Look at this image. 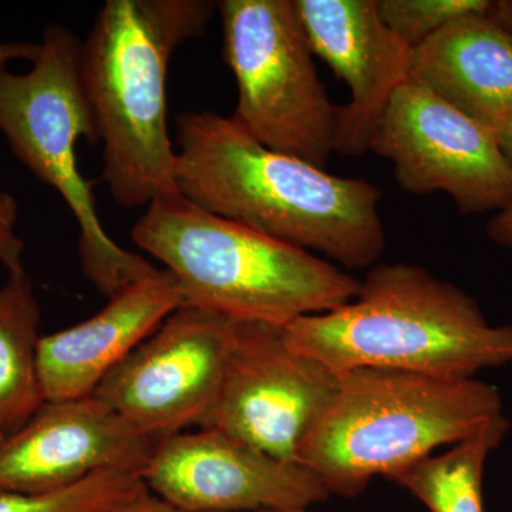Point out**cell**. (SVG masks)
I'll return each instance as SVG.
<instances>
[{
	"mask_svg": "<svg viewBox=\"0 0 512 512\" xmlns=\"http://www.w3.org/2000/svg\"><path fill=\"white\" fill-rule=\"evenodd\" d=\"M175 184L202 210L346 269L372 268L386 248L382 191L278 153L212 111L177 117Z\"/></svg>",
	"mask_w": 512,
	"mask_h": 512,
	"instance_id": "6da1fadb",
	"label": "cell"
},
{
	"mask_svg": "<svg viewBox=\"0 0 512 512\" xmlns=\"http://www.w3.org/2000/svg\"><path fill=\"white\" fill-rule=\"evenodd\" d=\"M282 332L293 350L336 373L386 369L467 380L512 365V325H493L463 288L404 262L372 266L352 301Z\"/></svg>",
	"mask_w": 512,
	"mask_h": 512,
	"instance_id": "7a4b0ae2",
	"label": "cell"
},
{
	"mask_svg": "<svg viewBox=\"0 0 512 512\" xmlns=\"http://www.w3.org/2000/svg\"><path fill=\"white\" fill-rule=\"evenodd\" d=\"M210 0H107L82 47L87 100L103 147V178L123 207L178 194L168 134L171 57L204 35Z\"/></svg>",
	"mask_w": 512,
	"mask_h": 512,
	"instance_id": "3957f363",
	"label": "cell"
},
{
	"mask_svg": "<svg viewBox=\"0 0 512 512\" xmlns=\"http://www.w3.org/2000/svg\"><path fill=\"white\" fill-rule=\"evenodd\" d=\"M170 272L184 306L284 329L359 292L348 272L286 242L202 210L178 194L157 198L131 231Z\"/></svg>",
	"mask_w": 512,
	"mask_h": 512,
	"instance_id": "277c9868",
	"label": "cell"
},
{
	"mask_svg": "<svg viewBox=\"0 0 512 512\" xmlns=\"http://www.w3.org/2000/svg\"><path fill=\"white\" fill-rule=\"evenodd\" d=\"M500 390L483 380H446L386 369L340 373L339 386L296 463L343 498L365 493L375 477L454 446L503 416Z\"/></svg>",
	"mask_w": 512,
	"mask_h": 512,
	"instance_id": "5b68a950",
	"label": "cell"
},
{
	"mask_svg": "<svg viewBox=\"0 0 512 512\" xmlns=\"http://www.w3.org/2000/svg\"><path fill=\"white\" fill-rule=\"evenodd\" d=\"M39 46L29 72H0V133L20 163L66 202L79 227L84 275L110 298L158 268L109 237L93 185L79 170V141L99 143L83 83V42L69 29L50 25Z\"/></svg>",
	"mask_w": 512,
	"mask_h": 512,
	"instance_id": "8992f818",
	"label": "cell"
},
{
	"mask_svg": "<svg viewBox=\"0 0 512 512\" xmlns=\"http://www.w3.org/2000/svg\"><path fill=\"white\" fill-rule=\"evenodd\" d=\"M224 56L237 82L232 120L262 146L323 168L340 106L329 100L293 0H222Z\"/></svg>",
	"mask_w": 512,
	"mask_h": 512,
	"instance_id": "52a82bcc",
	"label": "cell"
},
{
	"mask_svg": "<svg viewBox=\"0 0 512 512\" xmlns=\"http://www.w3.org/2000/svg\"><path fill=\"white\" fill-rule=\"evenodd\" d=\"M370 151L392 161L402 190L444 192L460 214L510 204L512 168L494 131L410 79L393 94Z\"/></svg>",
	"mask_w": 512,
	"mask_h": 512,
	"instance_id": "ba28073f",
	"label": "cell"
},
{
	"mask_svg": "<svg viewBox=\"0 0 512 512\" xmlns=\"http://www.w3.org/2000/svg\"><path fill=\"white\" fill-rule=\"evenodd\" d=\"M340 373L286 343L281 328L237 322L215 402L200 429L296 463L339 386Z\"/></svg>",
	"mask_w": 512,
	"mask_h": 512,
	"instance_id": "9c48e42d",
	"label": "cell"
},
{
	"mask_svg": "<svg viewBox=\"0 0 512 512\" xmlns=\"http://www.w3.org/2000/svg\"><path fill=\"white\" fill-rule=\"evenodd\" d=\"M235 326L237 320L183 306L93 394L153 439L200 429L220 389Z\"/></svg>",
	"mask_w": 512,
	"mask_h": 512,
	"instance_id": "30bf717a",
	"label": "cell"
},
{
	"mask_svg": "<svg viewBox=\"0 0 512 512\" xmlns=\"http://www.w3.org/2000/svg\"><path fill=\"white\" fill-rule=\"evenodd\" d=\"M141 480L181 512L315 508L330 498L309 468L211 429L158 441Z\"/></svg>",
	"mask_w": 512,
	"mask_h": 512,
	"instance_id": "8fae6325",
	"label": "cell"
},
{
	"mask_svg": "<svg viewBox=\"0 0 512 512\" xmlns=\"http://www.w3.org/2000/svg\"><path fill=\"white\" fill-rule=\"evenodd\" d=\"M158 441L94 394L45 402L0 441V494L47 493L103 471L141 477Z\"/></svg>",
	"mask_w": 512,
	"mask_h": 512,
	"instance_id": "7c38bea8",
	"label": "cell"
},
{
	"mask_svg": "<svg viewBox=\"0 0 512 512\" xmlns=\"http://www.w3.org/2000/svg\"><path fill=\"white\" fill-rule=\"evenodd\" d=\"M313 56L350 90L340 106L335 153L359 157L393 94L409 79L412 49L380 18L376 0H293Z\"/></svg>",
	"mask_w": 512,
	"mask_h": 512,
	"instance_id": "4fadbf2b",
	"label": "cell"
},
{
	"mask_svg": "<svg viewBox=\"0 0 512 512\" xmlns=\"http://www.w3.org/2000/svg\"><path fill=\"white\" fill-rule=\"evenodd\" d=\"M183 306L173 275L157 269L110 296L92 318L42 336L37 367L45 402L92 396L110 372Z\"/></svg>",
	"mask_w": 512,
	"mask_h": 512,
	"instance_id": "5bb4252c",
	"label": "cell"
},
{
	"mask_svg": "<svg viewBox=\"0 0 512 512\" xmlns=\"http://www.w3.org/2000/svg\"><path fill=\"white\" fill-rule=\"evenodd\" d=\"M409 79L495 133L512 110V33L491 12L453 20L412 49Z\"/></svg>",
	"mask_w": 512,
	"mask_h": 512,
	"instance_id": "9a60e30c",
	"label": "cell"
},
{
	"mask_svg": "<svg viewBox=\"0 0 512 512\" xmlns=\"http://www.w3.org/2000/svg\"><path fill=\"white\" fill-rule=\"evenodd\" d=\"M40 309L25 268L0 288V441L22 429L45 403L40 387Z\"/></svg>",
	"mask_w": 512,
	"mask_h": 512,
	"instance_id": "2e32d148",
	"label": "cell"
},
{
	"mask_svg": "<svg viewBox=\"0 0 512 512\" xmlns=\"http://www.w3.org/2000/svg\"><path fill=\"white\" fill-rule=\"evenodd\" d=\"M510 430L503 414L444 453L431 454L387 480L430 512H484L485 466Z\"/></svg>",
	"mask_w": 512,
	"mask_h": 512,
	"instance_id": "e0dca14e",
	"label": "cell"
},
{
	"mask_svg": "<svg viewBox=\"0 0 512 512\" xmlns=\"http://www.w3.org/2000/svg\"><path fill=\"white\" fill-rule=\"evenodd\" d=\"M138 474L103 471L60 488L37 494H0V512H99L143 490Z\"/></svg>",
	"mask_w": 512,
	"mask_h": 512,
	"instance_id": "ac0fdd59",
	"label": "cell"
},
{
	"mask_svg": "<svg viewBox=\"0 0 512 512\" xmlns=\"http://www.w3.org/2000/svg\"><path fill=\"white\" fill-rule=\"evenodd\" d=\"M380 18L410 49L421 45L453 20L488 13L491 0H376Z\"/></svg>",
	"mask_w": 512,
	"mask_h": 512,
	"instance_id": "d6986e66",
	"label": "cell"
},
{
	"mask_svg": "<svg viewBox=\"0 0 512 512\" xmlns=\"http://www.w3.org/2000/svg\"><path fill=\"white\" fill-rule=\"evenodd\" d=\"M99 512H181L163 498L151 493L147 487L131 495L120 503L110 505L106 510Z\"/></svg>",
	"mask_w": 512,
	"mask_h": 512,
	"instance_id": "ffe728a7",
	"label": "cell"
},
{
	"mask_svg": "<svg viewBox=\"0 0 512 512\" xmlns=\"http://www.w3.org/2000/svg\"><path fill=\"white\" fill-rule=\"evenodd\" d=\"M25 244L16 235L15 224L0 221V264L6 271L23 268L22 256Z\"/></svg>",
	"mask_w": 512,
	"mask_h": 512,
	"instance_id": "44dd1931",
	"label": "cell"
},
{
	"mask_svg": "<svg viewBox=\"0 0 512 512\" xmlns=\"http://www.w3.org/2000/svg\"><path fill=\"white\" fill-rule=\"evenodd\" d=\"M487 237L512 256V198L504 210L495 212L485 227Z\"/></svg>",
	"mask_w": 512,
	"mask_h": 512,
	"instance_id": "7402d4cb",
	"label": "cell"
},
{
	"mask_svg": "<svg viewBox=\"0 0 512 512\" xmlns=\"http://www.w3.org/2000/svg\"><path fill=\"white\" fill-rule=\"evenodd\" d=\"M39 43L0 42V72L6 70L8 63L13 60H29L35 62L39 56Z\"/></svg>",
	"mask_w": 512,
	"mask_h": 512,
	"instance_id": "603a6c76",
	"label": "cell"
},
{
	"mask_svg": "<svg viewBox=\"0 0 512 512\" xmlns=\"http://www.w3.org/2000/svg\"><path fill=\"white\" fill-rule=\"evenodd\" d=\"M495 137H497L498 146L501 148V153L504 154L505 160L508 161L512 168V110L500 127L495 130Z\"/></svg>",
	"mask_w": 512,
	"mask_h": 512,
	"instance_id": "cb8c5ba5",
	"label": "cell"
},
{
	"mask_svg": "<svg viewBox=\"0 0 512 512\" xmlns=\"http://www.w3.org/2000/svg\"><path fill=\"white\" fill-rule=\"evenodd\" d=\"M491 15L508 32L512 33V0H497V2H494Z\"/></svg>",
	"mask_w": 512,
	"mask_h": 512,
	"instance_id": "d4e9b609",
	"label": "cell"
},
{
	"mask_svg": "<svg viewBox=\"0 0 512 512\" xmlns=\"http://www.w3.org/2000/svg\"><path fill=\"white\" fill-rule=\"evenodd\" d=\"M18 217V202L8 192L0 190V221L15 224Z\"/></svg>",
	"mask_w": 512,
	"mask_h": 512,
	"instance_id": "484cf974",
	"label": "cell"
},
{
	"mask_svg": "<svg viewBox=\"0 0 512 512\" xmlns=\"http://www.w3.org/2000/svg\"><path fill=\"white\" fill-rule=\"evenodd\" d=\"M252 512H325L315 510V508H278V510H259Z\"/></svg>",
	"mask_w": 512,
	"mask_h": 512,
	"instance_id": "4316f807",
	"label": "cell"
}]
</instances>
